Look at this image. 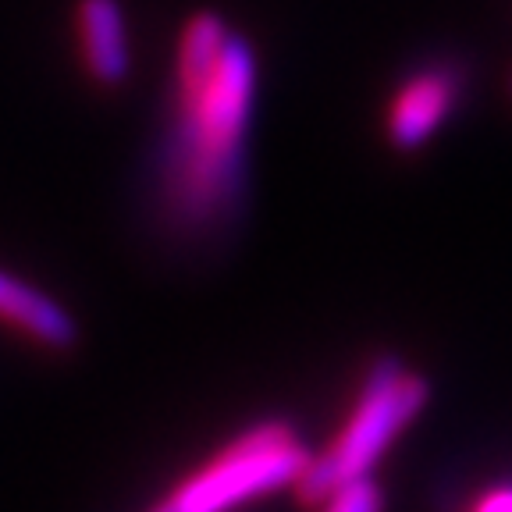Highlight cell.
<instances>
[{
    "label": "cell",
    "mask_w": 512,
    "mask_h": 512,
    "mask_svg": "<svg viewBox=\"0 0 512 512\" xmlns=\"http://www.w3.org/2000/svg\"><path fill=\"white\" fill-rule=\"evenodd\" d=\"M175 125L160 164L164 207L178 228H210L232 214L246 185L256 57L214 11L192 15L178 40Z\"/></svg>",
    "instance_id": "obj_1"
},
{
    "label": "cell",
    "mask_w": 512,
    "mask_h": 512,
    "mask_svg": "<svg viewBox=\"0 0 512 512\" xmlns=\"http://www.w3.org/2000/svg\"><path fill=\"white\" fill-rule=\"evenodd\" d=\"M427 395H431L427 381L409 374L399 356H381L370 363L349 420L324 452L310 456L303 477L296 480L299 498L320 505L324 495L345 477H360V473L374 470V463L399 438L402 427L427 406Z\"/></svg>",
    "instance_id": "obj_2"
},
{
    "label": "cell",
    "mask_w": 512,
    "mask_h": 512,
    "mask_svg": "<svg viewBox=\"0 0 512 512\" xmlns=\"http://www.w3.org/2000/svg\"><path fill=\"white\" fill-rule=\"evenodd\" d=\"M310 448L285 420H267L242 431L232 445H224L210 463L196 466L175 491L160 498L164 512H214L224 505H242L249 498L271 495L278 488H296L310 463Z\"/></svg>",
    "instance_id": "obj_3"
},
{
    "label": "cell",
    "mask_w": 512,
    "mask_h": 512,
    "mask_svg": "<svg viewBox=\"0 0 512 512\" xmlns=\"http://www.w3.org/2000/svg\"><path fill=\"white\" fill-rule=\"evenodd\" d=\"M459 96V75L448 64L409 75L388 107V139L395 150H420L438 132Z\"/></svg>",
    "instance_id": "obj_4"
},
{
    "label": "cell",
    "mask_w": 512,
    "mask_h": 512,
    "mask_svg": "<svg viewBox=\"0 0 512 512\" xmlns=\"http://www.w3.org/2000/svg\"><path fill=\"white\" fill-rule=\"evenodd\" d=\"M0 320L57 352L75 349V342H79V324L72 313L57 299H50L47 292H40L36 285L4 271V267H0Z\"/></svg>",
    "instance_id": "obj_5"
},
{
    "label": "cell",
    "mask_w": 512,
    "mask_h": 512,
    "mask_svg": "<svg viewBox=\"0 0 512 512\" xmlns=\"http://www.w3.org/2000/svg\"><path fill=\"white\" fill-rule=\"evenodd\" d=\"M79 40L89 75L100 86H121L128 79L132 50L118 0H79Z\"/></svg>",
    "instance_id": "obj_6"
},
{
    "label": "cell",
    "mask_w": 512,
    "mask_h": 512,
    "mask_svg": "<svg viewBox=\"0 0 512 512\" xmlns=\"http://www.w3.org/2000/svg\"><path fill=\"white\" fill-rule=\"evenodd\" d=\"M320 505H328L335 512H374L384 505V495L370 473H360V477H345L342 484H335Z\"/></svg>",
    "instance_id": "obj_7"
},
{
    "label": "cell",
    "mask_w": 512,
    "mask_h": 512,
    "mask_svg": "<svg viewBox=\"0 0 512 512\" xmlns=\"http://www.w3.org/2000/svg\"><path fill=\"white\" fill-rule=\"evenodd\" d=\"M473 509H480V512H512V480H502V484H495L491 491H484V495L473 502Z\"/></svg>",
    "instance_id": "obj_8"
},
{
    "label": "cell",
    "mask_w": 512,
    "mask_h": 512,
    "mask_svg": "<svg viewBox=\"0 0 512 512\" xmlns=\"http://www.w3.org/2000/svg\"><path fill=\"white\" fill-rule=\"evenodd\" d=\"M509 89H512V86H509Z\"/></svg>",
    "instance_id": "obj_9"
}]
</instances>
